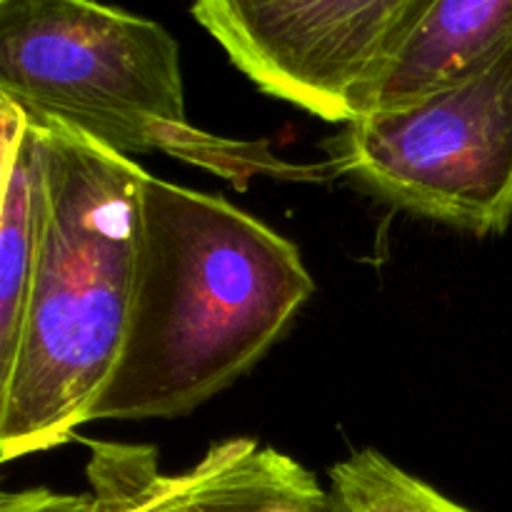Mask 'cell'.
I'll list each match as a JSON object with an SVG mask.
<instances>
[{
    "instance_id": "obj_1",
    "label": "cell",
    "mask_w": 512,
    "mask_h": 512,
    "mask_svg": "<svg viewBox=\"0 0 512 512\" xmlns=\"http://www.w3.org/2000/svg\"><path fill=\"white\" fill-rule=\"evenodd\" d=\"M30 125L38 240L18 338L0 365L5 463L73 440L113 378L133 315L148 173L78 130Z\"/></svg>"
},
{
    "instance_id": "obj_2",
    "label": "cell",
    "mask_w": 512,
    "mask_h": 512,
    "mask_svg": "<svg viewBox=\"0 0 512 512\" xmlns=\"http://www.w3.org/2000/svg\"><path fill=\"white\" fill-rule=\"evenodd\" d=\"M313 293L300 250L263 220L145 173L128 338L90 423L190 413L248 373Z\"/></svg>"
},
{
    "instance_id": "obj_3",
    "label": "cell",
    "mask_w": 512,
    "mask_h": 512,
    "mask_svg": "<svg viewBox=\"0 0 512 512\" xmlns=\"http://www.w3.org/2000/svg\"><path fill=\"white\" fill-rule=\"evenodd\" d=\"M0 98L123 155L168 153L235 185L255 175L330 180L328 163L293 165L185 118L180 45L160 23L98 0H0Z\"/></svg>"
},
{
    "instance_id": "obj_4",
    "label": "cell",
    "mask_w": 512,
    "mask_h": 512,
    "mask_svg": "<svg viewBox=\"0 0 512 512\" xmlns=\"http://www.w3.org/2000/svg\"><path fill=\"white\" fill-rule=\"evenodd\" d=\"M335 178L473 235L512 220V43L458 85L345 123L323 143Z\"/></svg>"
},
{
    "instance_id": "obj_5",
    "label": "cell",
    "mask_w": 512,
    "mask_h": 512,
    "mask_svg": "<svg viewBox=\"0 0 512 512\" xmlns=\"http://www.w3.org/2000/svg\"><path fill=\"white\" fill-rule=\"evenodd\" d=\"M428 0H193L190 13L265 95L328 123L355 105Z\"/></svg>"
},
{
    "instance_id": "obj_6",
    "label": "cell",
    "mask_w": 512,
    "mask_h": 512,
    "mask_svg": "<svg viewBox=\"0 0 512 512\" xmlns=\"http://www.w3.org/2000/svg\"><path fill=\"white\" fill-rule=\"evenodd\" d=\"M510 43L512 0H428L383 73L360 95L355 120L458 85Z\"/></svg>"
},
{
    "instance_id": "obj_7",
    "label": "cell",
    "mask_w": 512,
    "mask_h": 512,
    "mask_svg": "<svg viewBox=\"0 0 512 512\" xmlns=\"http://www.w3.org/2000/svg\"><path fill=\"white\" fill-rule=\"evenodd\" d=\"M148 512H328V490L290 455L233 438L213 445L195 468L145 488Z\"/></svg>"
},
{
    "instance_id": "obj_8",
    "label": "cell",
    "mask_w": 512,
    "mask_h": 512,
    "mask_svg": "<svg viewBox=\"0 0 512 512\" xmlns=\"http://www.w3.org/2000/svg\"><path fill=\"white\" fill-rule=\"evenodd\" d=\"M3 110V210H0V365L18 338L35 240H38V145L28 115L0 98Z\"/></svg>"
},
{
    "instance_id": "obj_9",
    "label": "cell",
    "mask_w": 512,
    "mask_h": 512,
    "mask_svg": "<svg viewBox=\"0 0 512 512\" xmlns=\"http://www.w3.org/2000/svg\"><path fill=\"white\" fill-rule=\"evenodd\" d=\"M328 512H470L385 458L360 450L330 468Z\"/></svg>"
},
{
    "instance_id": "obj_10",
    "label": "cell",
    "mask_w": 512,
    "mask_h": 512,
    "mask_svg": "<svg viewBox=\"0 0 512 512\" xmlns=\"http://www.w3.org/2000/svg\"><path fill=\"white\" fill-rule=\"evenodd\" d=\"M88 480L98 512H148L145 488L160 468L150 445L98 443L88 440Z\"/></svg>"
},
{
    "instance_id": "obj_11",
    "label": "cell",
    "mask_w": 512,
    "mask_h": 512,
    "mask_svg": "<svg viewBox=\"0 0 512 512\" xmlns=\"http://www.w3.org/2000/svg\"><path fill=\"white\" fill-rule=\"evenodd\" d=\"M0 512H98L93 495H65L45 488L5 493Z\"/></svg>"
}]
</instances>
